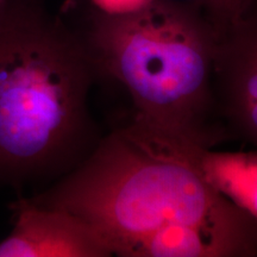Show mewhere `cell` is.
<instances>
[{"label":"cell","mask_w":257,"mask_h":257,"mask_svg":"<svg viewBox=\"0 0 257 257\" xmlns=\"http://www.w3.org/2000/svg\"><path fill=\"white\" fill-rule=\"evenodd\" d=\"M25 198L79 217L112 256H257V221L208 184L188 144L136 119Z\"/></svg>","instance_id":"6da1fadb"},{"label":"cell","mask_w":257,"mask_h":257,"mask_svg":"<svg viewBox=\"0 0 257 257\" xmlns=\"http://www.w3.org/2000/svg\"><path fill=\"white\" fill-rule=\"evenodd\" d=\"M95 81L81 35L34 0L0 14V189L37 193L92 153Z\"/></svg>","instance_id":"7a4b0ae2"},{"label":"cell","mask_w":257,"mask_h":257,"mask_svg":"<svg viewBox=\"0 0 257 257\" xmlns=\"http://www.w3.org/2000/svg\"><path fill=\"white\" fill-rule=\"evenodd\" d=\"M218 36L198 6L181 0L119 15L95 9L81 35L98 79L123 86L135 119L201 148L229 137L216 94Z\"/></svg>","instance_id":"3957f363"},{"label":"cell","mask_w":257,"mask_h":257,"mask_svg":"<svg viewBox=\"0 0 257 257\" xmlns=\"http://www.w3.org/2000/svg\"><path fill=\"white\" fill-rule=\"evenodd\" d=\"M214 78L227 135L257 149V15L242 11L219 32Z\"/></svg>","instance_id":"277c9868"},{"label":"cell","mask_w":257,"mask_h":257,"mask_svg":"<svg viewBox=\"0 0 257 257\" xmlns=\"http://www.w3.org/2000/svg\"><path fill=\"white\" fill-rule=\"evenodd\" d=\"M14 229L0 240V257H110L104 240L79 217L38 206L24 195L11 206Z\"/></svg>","instance_id":"5b68a950"},{"label":"cell","mask_w":257,"mask_h":257,"mask_svg":"<svg viewBox=\"0 0 257 257\" xmlns=\"http://www.w3.org/2000/svg\"><path fill=\"white\" fill-rule=\"evenodd\" d=\"M189 154L208 184L257 221V149L221 152L189 146Z\"/></svg>","instance_id":"8992f818"},{"label":"cell","mask_w":257,"mask_h":257,"mask_svg":"<svg viewBox=\"0 0 257 257\" xmlns=\"http://www.w3.org/2000/svg\"><path fill=\"white\" fill-rule=\"evenodd\" d=\"M200 5L220 19L224 25L229 24L243 11V0H198Z\"/></svg>","instance_id":"52a82bcc"},{"label":"cell","mask_w":257,"mask_h":257,"mask_svg":"<svg viewBox=\"0 0 257 257\" xmlns=\"http://www.w3.org/2000/svg\"><path fill=\"white\" fill-rule=\"evenodd\" d=\"M94 8L105 14L119 15L136 11L153 0H91Z\"/></svg>","instance_id":"ba28073f"},{"label":"cell","mask_w":257,"mask_h":257,"mask_svg":"<svg viewBox=\"0 0 257 257\" xmlns=\"http://www.w3.org/2000/svg\"><path fill=\"white\" fill-rule=\"evenodd\" d=\"M16 2H18V0H0V14H2L6 8H9L10 5L14 4Z\"/></svg>","instance_id":"9c48e42d"}]
</instances>
